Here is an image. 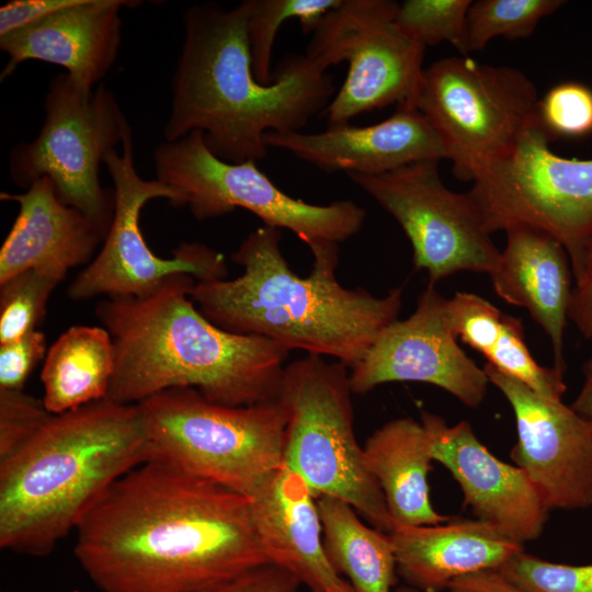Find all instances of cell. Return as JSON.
I'll list each match as a JSON object with an SVG mask.
<instances>
[{"label": "cell", "instance_id": "cell-1", "mask_svg": "<svg viewBox=\"0 0 592 592\" xmlns=\"http://www.w3.org/2000/svg\"><path fill=\"white\" fill-rule=\"evenodd\" d=\"M76 532L102 592H194L270 563L247 497L158 460L117 479Z\"/></svg>", "mask_w": 592, "mask_h": 592}, {"label": "cell", "instance_id": "cell-2", "mask_svg": "<svg viewBox=\"0 0 592 592\" xmlns=\"http://www.w3.org/2000/svg\"><path fill=\"white\" fill-rule=\"evenodd\" d=\"M247 14L248 0L229 10L196 3L184 12L164 140L201 130L217 158L258 162L267 153V132H300L331 102L332 77L306 55L283 57L269 84L255 79Z\"/></svg>", "mask_w": 592, "mask_h": 592}, {"label": "cell", "instance_id": "cell-3", "mask_svg": "<svg viewBox=\"0 0 592 592\" xmlns=\"http://www.w3.org/2000/svg\"><path fill=\"white\" fill-rule=\"evenodd\" d=\"M195 283L175 274L145 296L98 303L95 316L115 351L106 399L138 405L166 389L193 388L227 407L277 400L289 351L213 323L191 297Z\"/></svg>", "mask_w": 592, "mask_h": 592}, {"label": "cell", "instance_id": "cell-4", "mask_svg": "<svg viewBox=\"0 0 592 592\" xmlns=\"http://www.w3.org/2000/svg\"><path fill=\"white\" fill-rule=\"evenodd\" d=\"M281 229L261 226L231 253L243 273L197 281L192 299L219 328L266 338L287 351L332 356L355 366L380 332L398 319L403 285L383 297L345 288L335 278L339 243L315 242L308 276L293 272L281 249Z\"/></svg>", "mask_w": 592, "mask_h": 592}, {"label": "cell", "instance_id": "cell-5", "mask_svg": "<svg viewBox=\"0 0 592 592\" xmlns=\"http://www.w3.org/2000/svg\"><path fill=\"white\" fill-rule=\"evenodd\" d=\"M138 405L109 399L52 414L0 460V546L42 557L123 475L147 462Z\"/></svg>", "mask_w": 592, "mask_h": 592}, {"label": "cell", "instance_id": "cell-6", "mask_svg": "<svg viewBox=\"0 0 592 592\" xmlns=\"http://www.w3.org/2000/svg\"><path fill=\"white\" fill-rule=\"evenodd\" d=\"M138 406L148 460L172 465L247 498L284 465L286 415L278 400L227 407L193 388H170Z\"/></svg>", "mask_w": 592, "mask_h": 592}, {"label": "cell", "instance_id": "cell-7", "mask_svg": "<svg viewBox=\"0 0 592 592\" xmlns=\"http://www.w3.org/2000/svg\"><path fill=\"white\" fill-rule=\"evenodd\" d=\"M346 368L308 354L285 366L277 397L286 415L284 465L316 498L344 501L389 534L395 523L354 433Z\"/></svg>", "mask_w": 592, "mask_h": 592}, {"label": "cell", "instance_id": "cell-8", "mask_svg": "<svg viewBox=\"0 0 592 592\" xmlns=\"http://www.w3.org/2000/svg\"><path fill=\"white\" fill-rule=\"evenodd\" d=\"M44 113L38 135L10 151L12 182L27 190L38 179L49 178L58 198L83 213L106 237L115 193L102 186L100 168L132 129L128 119L110 89L99 84L86 92L67 72L50 80Z\"/></svg>", "mask_w": 592, "mask_h": 592}, {"label": "cell", "instance_id": "cell-9", "mask_svg": "<svg viewBox=\"0 0 592 592\" xmlns=\"http://www.w3.org/2000/svg\"><path fill=\"white\" fill-rule=\"evenodd\" d=\"M538 102L535 84L521 70L468 57L423 68L412 100L462 181L513 150L538 118Z\"/></svg>", "mask_w": 592, "mask_h": 592}, {"label": "cell", "instance_id": "cell-10", "mask_svg": "<svg viewBox=\"0 0 592 592\" xmlns=\"http://www.w3.org/2000/svg\"><path fill=\"white\" fill-rule=\"evenodd\" d=\"M156 179L175 190L181 207L198 220L244 208L265 226L288 229L307 246L319 241L343 242L364 225L366 212L349 200L316 205L280 190L255 161L231 163L213 155L203 133L193 130L163 140L153 151Z\"/></svg>", "mask_w": 592, "mask_h": 592}, {"label": "cell", "instance_id": "cell-11", "mask_svg": "<svg viewBox=\"0 0 592 592\" xmlns=\"http://www.w3.org/2000/svg\"><path fill=\"white\" fill-rule=\"evenodd\" d=\"M550 139L538 116L510 153L477 171L469 193L492 234L542 229L565 247L573 272L592 239V159L557 156Z\"/></svg>", "mask_w": 592, "mask_h": 592}, {"label": "cell", "instance_id": "cell-12", "mask_svg": "<svg viewBox=\"0 0 592 592\" xmlns=\"http://www.w3.org/2000/svg\"><path fill=\"white\" fill-rule=\"evenodd\" d=\"M398 7L390 0H341L311 33L308 58L325 71L343 61L349 65L343 84L325 110L328 126L394 103H412L425 46L397 24Z\"/></svg>", "mask_w": 592, "mask_h": 592}, {"label": "cell", "instance_id": "cell-13", "mask_svg": "<svg viewBox=\"0 0 592 592\" xmlns=\"http://www.w3.org/2000/svg\"><path fill=\"white\" fill-rule=\"evenodd\" d=\"M121 146V152L113 150L104 159L115 193L110 230L100 251L70 283L68 297H140L175 274H189L198 281L227 278L225 257L204 243L181 242L169 259L157 257L148 247L139 224L141 209L156 198L181 207V196L157 179L145 180L138 174L132 129Z\"/></svg>", "mask_w": 592, "mask_h": 592}, {"label": "cell", "instance_id": "cell-14", "mask_svg": "<svg viewBox=\"0 0 592 592\" xmlns=\"http://www.w3.org/2000/svg\"><path fill=\"white\" fill-rule=\"evenodd\" d=\"M439 161L380 174L346 173L395 217L412 246L414 267L426 271L431 285L463 271L490 274L501 253L476 200L444 185Z\"/></svg>", "mask_w": 592, "mask_h": 592}, {"label": "cell", "instance_id": "cell-15", "mask_svg": "<svg viewBox=\"0 0 592 592\" xmlns=\"http://www.w3.org/2000/svg\"><path fill=\"white\" fill-rule=\"evenodd\" d=\"M483 371L512 407L517 440L511 459L551 510L592 506V429L562 400L544 397L490 364Z\"/></svg>", "mask_w": 592, "mask_h": 592}, {"label": "cell", "instance_id": "cell-16", "mask_svg": "<svg viewBox=\"0 0 592 592\" xmlns=\"http://www.w3.org/2000/svg\"><path fill=\"white\" fill-rule=\"evenodd\" d=\"M353 394L395 382L437 386L470 408L480 406L489 379L457 344L447 298L429 284L414 312L387 326L349 374Z\"/></svg>", "mask_w": 592, "mask_h": 592}, {"label": "cell", "instance_id": "cell-17", "mask_svg": "<svg viewBox=\"0 0 592 592\" xmlns=\"http://www.w3.org/2000/svg\"><path fill=\"white\" fill-rule=\"evenodd\" d=\"M421 422L430 435L433 460L458 482L476 520L523 545L542 535L549 511L520 467L489 452L467 421L448 425L424 411Z\"/></svg>", "mask_w": 592, "mask_h": 592}, {"label": "cell", "instance_id": "cell-18", "mask_svg": "<svg viewBox=\"0 0 592 592\" xmlns=\"http://www.w3.org/2000/svg\"><path fill=\"white\" fill-rule=\"evenodd\" d=\"M264 144L327 172L380 174L415 161L446 158L437 135L411 102L397 105L391 116L377 124L348 123L315 134L267 132Z\"/></svg>", "mask_w": 592, "mask_h": 592}, {"label": "cell", "instance_id": "cell-19", "mask_svg": "<svg viewBox=\"0 0 592 592\" xmlns=\"http://www.w3.org/2000/svg\"><path fill=\"white\" fill-rule=\"evenodd\" d=\"M140 1L81 0L0 37L9 56L1 80L26 60L60 66L83 91L92 92L113 67L122 41L121 9Z\"/></svg>", "mask_w": 592, "mask_h": 592}, {"label": "cell", "instance_id": "cell-20", "mask_svg": "<svg viewBox=\"0 0 592 592\" xmlns=\"http://www.w3.org/2000/svg\"><path fill=\"white\" fill-rule=\"evenodd\" d=\"M248 499L271 565L291 572L310 592H354L329 561L317 498L298 474L282 465Z\"/></svg>", "mask_w": 592, "mask_h": 592}, {"label": "cell", "instance_id": "cell-21", "mask_svg": "<svg viewBox=\"0 0 592 592\" xmlns=\"http://www.w3.org/2000/svg\"><path fill=\"white\" fill-rule=\"evenodd\" d=\"M19 213L0 248V283L26 270L58 282L89 264L105 235L83 213L64 204L53 181L43 177L22 193H0Z\"/></svg>", "mask_w": 592, "mask_h": 592}, {"label": "cell", "instance_id": "cell-22", "mask_svg": "<svg viewBox=\"0 0 592 592\" xmlns=\"http://www.w3.org/2000/svg\"><path fill=\"white\" fill-rule=\"evenodd\" d=\"M506 243L489 274L506 303L525 308L548 335L554 366L565 372L563 332L571 297V266L565 247L548 232L528 225L505 230Z\"/></svg>", "mask_w": 592, "mask_h": 592}, {"label": "cell", "instance_id": "cell-23", "mask_svg": "<svg viewBox=\"0 0 592 592\" xmlns=\"http://www.w3.org/2000/svg\"><path fill=\"white\" fill-rule=\"evenodd\" d=\"M389 537L397 573L421 592H441L457 578L496 570L524 550L523 544L476 519L395 524Z\"/></svg>", "mask_w": 592, "mask_h": 592}, {"label": "cell", "instance_id": "cell-24", "mask_svg": "<svg viewBox=\"0 0 592 592\" xmlns=\"http://www.w3.org/2000/svg\"><path fill=\"white\" fill-rule=\"evenodd\" d=\"M363 452L395 524L436 525L451 520L431 503L428 476L433 458L422 422L390 420L373 432Z\"/></svg>", "mask_w": 592, "mask_h": 592}, {"label": "cell", "instance_id": "cell-25", "mask_svg": "<svg viewBox=\"0 0 592 592\" xmlns=\"http://www.w3.org/2000/svg\"><path fill=\"white\" fill-rule=\"evenodd\" d=\"M454 333L502 373L524 383L537 394L562 400L563 373L555 366H540L530 353L520 318L502 312L474 293L457 292L447 299Z\"/></svg>", "mask_w": 592, "mask_h": 592}, {"label": "cell", "instance_id": "cell-26", "mask_svg": "<svg viewBox=\"0 0 592 592\" xmlns=\"http://www.w3.org/2000/svg\"><path fill=\"white\" fill-rule=\"evenodd\" d=\"M114 368V344L104 327H70L44 358L41 379L46 409L59 414L105 399Z\"/></svg>", "mask_w": 592, "mask_h": 592}, {"label": "cell", "instance_id": "cell-27", "mask_svg": "<svg viewBox=\"0 0 592 592\" xmlns=\"http://www.w3.org/2000/svg\"><path fill=\"white\" fill-rule=\"evenodd\" d=\"M323 545L332 567L354 592H394L397 562L389 534L362 522L356 511L337 498H317Z\"/></svg>", "mask_w": 592, "mask_h": 592}, {"label": "cell", "instance_id": "cell-28", "mask_svg": "<svg viewBox=\"0 0 592 592\" xmlns=\"http://www.w3.org/2000/svg\"><path fill=\"white\" fill-rule=\"evenodd\" d=\"M341 0H248L247 37L255 79L273 80L271 59L275 36L288 19H298L304 34H310L322 16Z\"/></svg>", "mask_w": 592, "mask_h": 592}, {"label": "cell", "instance_id": "cell-29", "mask_svg": "<svg viewBox=\"0 0 592 592\" xmlns=\"http://www.w3.org/2000/svg\"><path fill=\"white\" fill-rule=\"evenodd\" d=\"M560 0H479L467 12L468 52L481 50L496 36L528 37L538 22L554 13Z\"/></svg>", "mask_w": 592, "mask_h": 592}, {"label": "cell", "instance_id": "cell-30", "mask_svg": "<svg viewBox=\"0 0 592 592\" xmlns=\"http://www.w3.org/2000/svg\"><path fill=\"white\" fill-rule=\"evenodd\" d=\"M59 283L36 270H26L0 283V344L37 329Z\"/></svg>", "mask_w": 592, "mask_h": 592}, {"label": "cell", "instance_id": "cell-31", "mask_svg": "<svg viewBox=\"0 0 592 592\" xmlns=\"http://www.w3.org/2000/svg\"><path fill=\"white\" fill-rule=\"evenodd\" d=\"M470 0H407L399 4L396 22L422 45L448 42L467 54V12Z\"/></svg>", "mask_w": 592, "mask_h": 592}, {"label": "cell", "instance_id": "cell-32", "mask_svg": "<svg viewBox=\"0 0 592 592\" xmlns=\"http://www.w3.org/2000/svg\"><path fill=\"white\" fill-rule=\"evenodd\" d=\"M496 570L526 592H592V563H556L523 550Z\"/></svg>", "mask_w": 592, "mask_h": 592}, {"label": "cell", "instance_id": "cell-33", "mask_svg": "<svg viewBox=\"0 0 592 592\" xmlns=\"http://www.w3.org/2000/svg\"><path fill=\"white\" fill-rule=\"evenodd\" d=\"M538 116L551 137L588 135L592 133V90L578 82L560 83L538 102Z\"/></svg>", "mask_w": 592, "mask_h": 592}, {"label": "cell", "instance_id": "cell-34", "mask_svg": "<svg viewBox=\"0 0 592 592\" xmlns=\"http://www.w3.org/2000/svg\"><path fill=\"white\" fill-rule=\"evenodd\" d=\"M52 414L43 399L24 390H0V460L30 441Z\"/></svg>", "mask_w": 592, "mask_h": 592}, {"label": "cell", "instance_id": "cell-35", "mask_svg": "<svg viewBox=\"0 0 592 592\" xmlns=\"http://www.w3.org/2000/svg\"><path fill=\"white\" fill-rule=\"evenodd\" d=\"M46 353L45 335L37 329L0 344V390H23L30 374Z\"/></svg>", "mask_w": 592, "mask_h": 592}, {"label": "cell", "instance_id": "cell-36", "mask_svg": "<svg viewBox=\"0 0 592 592\" xmlns=\"http://www.w3.org/2000/svg\"><path fill=\"white\" fill-rule=\"evenodd\" d=\"M303 584L287 570L265 565L235 579L194 592H303Z\"/></svg>", "mask_w": 592, "mask_h": 592}, {"label": "cell", "instance_id": "cell-37", "mask_svg": "<svg viewBox=\"0 0 592 592\" xmlns=\"http://www.w3.org/2000/svg\"><path fill=\"white\" fill-rule=\"evenodd\" d=\"M572 287L568 319L592 340V239L585 244L578 267L572 272Z\"/></svg>", "mask_w": 592, "mask_h": 592}, {"label": "cell", "instance_id": "cell-38", "mask_svg": "<svg viewBox=\"0 0 592 592\" xmlns=\"http://www.w3.org/2000/svg\"><path fill=\"white\" fill-rule=\"evenodd\" d=\"M81 0H13L0 9V37L37 22Z\"/></svg>", "mask_w": 592, "mask_h": 592}, {"label": "cell", "instance_id": "cell-39", "mask_svg": "<svg viewBox=\"0 0 592 592\" xmlns=\"http://www.w3.org/2000/svg\"><path fill=\"white\" fill-rule=\"evenodd\" d=\"M447 592H526L498 570H483L453 580Z\"/></svg>", "mask_w": 592, "mask_h": 592}, {"label": "cell", "instance_id": "cell-40", "mask_svg": "<svg viewBox=\"0 0 592 592\" xmlns=\"http://www.w3.org/2000/svg\"><path fill=\"white\" fill-rule=\"evenodd\" d=\"M570 407L592 429V356L584 367L582 388Z\"/></svg>", "mask_w": 592, "mask_h": 592}, {"label": "cell", "instance_id": "cell-41", "mask_svg": "<svg viewBox=\"0 0 592 592\" xmlns=\"http://www.w3.org/2000/svg\"><path fill=\"white\" fill-rule=\"evenodd\" d=\"M395 592H421L412 587H400Z\"/></svg>", "mask_w": 592, "mask_h": 592}]
</instances>
